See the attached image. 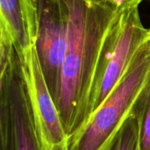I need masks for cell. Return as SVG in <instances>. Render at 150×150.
Returning a JSON list of instances; mask_svg holds the SVG:
<instances>
[{
    "mask_svg": "<svg viewBox=\"0 0 150 150\" xmlns=\"http://www.w3.org/2000/svg\"><path fill=\"white\" fill-rule=\"evenodd\" d=\"M68 40L55 99L69 135L74 131L82 98L90 90L101 61L116 35L120 13L89 0H65Z\"/></svg>",
    "mask_w": 150,
    "mask_h": 150,
    "instance_id": "cell-1",
    "label": "cell"
},
{
    "mask_svg": "<svg viewBox=\"0 0 150 150\" xmlns=\"http://www.w3.org/2000/svg\"><path fill=\"white\" fill-rule=\"evenodd\" d=\"M150 98V28L104 103L68 135L67 150H112L124 126Z\"/></svg>",
    "mask_w": 150,
    "mask_h": 150,
    "instance_id": "cell-2",
    "label": "cell"
},
{
    "mask_svg": "<svg viewBox=\"0 0 150 150\" xmlns=\"http://www.w3.org/2000/svg\"><path fill=\"white\" fill-rule=\"evenodd\" d=\"M1 150H39L26 89L13 44L0 40Z\"/></svg>",
    "mask_w": 150,
    "mask_h": 150,
    "instance_id": "cell-3",
    "label": "cell"
},
{
    "mask_svg": "<svg viewBox=\"0 0 150 150\" xmlns=\"http://www.w3.org/2000/svg\"><path fill=\"white\" fill-rule=\"evenodd\" d=\"M147 31L148 28L142 21L139 8L120 13L114 40L102 59L91 89L78 106L75 130L109 97Z\"/></svg>",
    "mask_w": 150,
    "mask_h": 150,
    "instance_id": "cell-4",
    "label": "cell"
},
{
    "mask_svg": "<svg viewBox=\"0 0 150 150\" xmlns=\"http://www.w3.org/2000/svg\"><path fill=\"white\" fill-rule=\"evenodd\" d=\"M16 52L28 96L39 150H67L68 134L42 70L37 41Z\"/></svg>",
    "mask_w": 150,
    "mask_h": 150,
    "instance_id": "cell-5",
    "label": "cell"
},
{
    "mask_svg": "<svg viewBox=\"0 0 150 150\" xmlns=\"http://www.w3.org/2000/svg\"><path fill=\"white\" fill-rule=\"evenodd\" d=\"M39 17L37 49L42 70L55 101L68 40L65 0H34Z\"/></svg>",
    "mask_w": 150,
    "mask_h": 150,
    "instance_id": "cell-6",
    "label": "cell"
},
{
    "mask_svg": "<svg viewBox=\"0 0 150 150\" xmlns=\"http://www.w3.org/2000/svg\"><path fill=\"white\" fill-rule=\"evenodd\" d=\"M39 17L34 0H0V38L12 42L16 50L37 41Z\"/></svg>",
    "mask_w": 150,
    "mask_h": 150,
    "instance_id": "cell-7",
    "label": "cell"
},
{
    "mask_svg": "<svg viewBox=\"0 0 150 150\" xmlns=\"http://www.w3.org/2000/svg\"><path fill=\"white\" fill-rule=\"evenodd\" d=\"M148 105L142 108L128 120L112 150H143L142 134Z\"/></svg>",
    "mask_w": 150,
    "mask_h": 150,
    "instance_id": "cell-8",
    "label": "cell"
},
{
    "mask_svg": "<svg viewBox=\"0 0 150 150\" xmlns=\"http://www.w3.org/2000/svg\"><path fill=\"white\" fill-rule=\"evenodd\" d=\"M94 4L111 8L116 11H124L134 8H139L140 4L146 0H89Z\"/></svg>",
    "mask_w": 150,
    "mask_h": 150,
    "instance_id": "cell-9",
    "label": "cell"
},
{
    "mask_svg": "<svg viewBox=\"0 0 150 150\" xmlns=\"http://www.w3.org/2000/svg\"><path fill=\"white\" fill-rule=\"evenodd\" d=\"M142 147L143 150H150V98L148 109L145 114L142 134Z\"/></svg>",
    "mask_w": 150,
    "mask_h": 150,
    "instance_id": "cell-10",
    "label": "cell"
}]
</instances>
